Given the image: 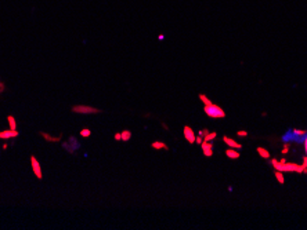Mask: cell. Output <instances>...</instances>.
<instances>
[{"label":"cell","mask_w":307,"mask_h":230,"mask_svg":"<svg viewBox=\"0 0 307 230\" xmlns=\"http://www.w3.org/2000/svg\"><path fill=\"white\" fill-rule=\"evenodd\" d=\"M7 121H8L10 130H17V123H15L14 116H8V117H7Z\"/></svg>","instance_id":"5bb4252c"},{"label":"cell","mask_w":307,"mask_h":230,"mask_svg":"<svg viewBox=\"0 0 307 230\" xmlns=\"http://www.w3.org/2000/svg\"><path fill=\"white\" fill-rule=\"evenodd\" d=\"M203 112H205L206 116L212 119H224L226 117V112L220 108L219 105H215V103H210V105H206L203 108Z\"/></svg>","instance_id":"7a4b0ae2"},{"label":"cell","mask_w":307,"mask_h":230,"mask_svg":"<svg viewBox=\"0 0 307 230\" xmlns=\"http://www.w3.org/2000/svg\"><path fill=\"white\" fill-rule=\"evenodd\" d=\"M216 136H217V134H216V132H208V134L203 136V141H206V142H212L213 139L216 138Z\"/></svg>","instance_id":"9a60e30c"},{"label":"cell","mask_w":307,"mask_h":230,"mask_svg":"<svg viewBox=\"0 0 307 230\" xmlns=\"http://www.w3.org/2000/svg\"><path fill=\"white\" fill-rule=\"evenodd\" d=\"M40 135H42L47 142H60V141H61V136H60V135H58V136H51V135H49L47 132H40Z\"/></svg>","instance_id":"8fae6325"},{"label":"cell","mask_w":307,"mask_h":230,"mask_svg":"<svg viewBox=\"0 0 307 230\" xmlns=\"http://www.w3.org/2000/svg\"><path fill=\"white\" fill-rule=\"evenodd\" d=\"M121 136H122V141L123 142H127L132 139V132L129 131V130H123V131L121 132Z\"/></svg>","instance_id":"7c38bea8"},{"label":"cell","mask_w":307,"mask_h":230,"mask_svg":"<svg viewBox=\"0 0 307 230\" xmlns=\"http://www.w3.org/2000/svg\"><path fill=\"white\" fill-rule=\"evenodd\" d=\"M258 153L260 154V157H263V159H270V152L267 150V149L258 148Z\"/></svg>","instance_id":"4fadbf2b"},{"label":"cell","mask_w":307,"mask_h":230,"mask_svg":"<svg viewBox=\"0 0 307 230\" xmlns=\"http://www.w3.org/2000/svg\"><path fill=\"white\" fill-rule=\"evenodd\" d=\"M275 178L279 183H284V175H282L281 171H278V169H275Z\"/></svg>","instance_id":"ac0fdd59"},{"label":"cell","mask_w":307,"mask_h":230,"mask_svg":"<svg viewBox=\"0 0 307 230\" xmlns=\"http://www.w3.org/2000/svg\"><path fill=\"white\" fill-rule=\"evenodd\" d=\"M271 164L274 165L275 169L281 172H304L306 171V167L304 165H298V164H293V163H279L277 160H271Z\"/></svg>","instance_id":"6da1fadb"},{"label":"cell","mask_w":307,"mask_h":230,"mask_svg":"<svg viewBox=\"0 0 307 230\" xmlns=\"http://www.w3.org/2000/svg\"><path fill=\"white\" fill-rule=\"evenodd\" d=\"M72 112L81 113V115H96V113H100L101 110L97 108H93V106H87V105H75V106H72Z\"/></svg>","instance_id":"3957f363"},{"label":"cell","mask_w":307,"mask_h":230,"mask_svg":"<svg viewBox=\"0 0 307 230\" xmlns=\"http://www.w3.org/2000/svg\"><path fill=\"white\" fill-rule=\"evenodd\" d=\"M199 99H201V101L203 102V105H210V103H212V101H210V99L208 98V96H206L205 94H201V95H199Z\"/></svg>","instance_id":"e0dca14e"},{"label":"cell","mask_w":307,"mask_h":230,"mask_svg":"<svg viewBox=\"0 0 307 230\" xmlns=\"http://www.w3.org/2000/svg\"><path fill=\"white\" fill-rule=\"evenodd\" d=\"M113 138H115V141H122V136H121V132H116L115 135H113Z\"/></svg>","instance_id":"d6986e66"},{"label":"cell","mask_w":307,"mask_h":230,"mask_svg":"<svg viewBox=\"0 0 307 230\" xmlns=\"http://www.w3.org/2000/svg\"><path fill=\"white\" fill-rule=\"evenodd\" d=\"M31 165H32V171L33 174H35V176L38 179H43V172H42V167L40 164H39L38 159L35 157V156H31Z\"/></svg>","instance_id":"277c9868"},{"label":"cell","mask_w":307,"mask_h":230,"mask_svg":"<svg viewBox=\"0 0 307 230\" xmlns=\"http://www.w3.org/2000/svg\"><path fill=\"white\" fill-rule=\"evenodd\" d=\"M3 90H4V84H3V83H0V94L3 92Z\"/></svg>","instance_id":"7402d4cb"},{"label":"cell","mask_w":307,"mask_h":230,"mask_svg":"<svg viewBox=\"0 0 307 230\" xmlns=\"http://www.w3.org/2000/svg\"><path fill=\"white\" fill-rule=\"evenodd\" d=\"M183 134H184V138H185V141L188 143H195L196 136H195V134H194V131H192L191 127L185 125V127L183 128Z\"/></svg>","instance_id":"5b68a950"},{"label":"cell","mask_w":307,"mask_h":230,"mask_svg":"<svg viewBox=\"0 0 307 230\" xmlns=\"http://www.w3.org/2000/svg\"><path fill=\"white\" fill-rule=\"evenodd\" d=\"M90 135H91V131H90L89 128H82L81 130V136H82V138H89Z\"/></svg>","instance_id":"2e32d148"},{"label":"cell","mask_w":307,"mask_h":230,"mask_svg":"<svg viewBox=\"0 0 307 230\" xmlns=\"http://www.w3.org/2000/svg\"><path fill=\"white\" fill-rule=\"evenodd\" d=\"M18 136V131L17 130H6V131L0 132V139H11Z\"/></svg>","instance_id":"52a82bcc"},{"label":"cell","mask_w":307,"mask_h":230,"mask_svg":"<svg viewBox=\"0 0 307 230\" xmlns=\"http://www.w3.org/2000/svg\"><path fill=\"white\" fill-rule=\"evenodd\" d=\"M223 141H224V143L228 148H232V149H242V145L241 143H238L237 141H234V139L228 138V136H223Z\"/></svg>","instance_id":"ba28073f"},{"label":"cell","mask_w":307,"mask_h":230,"mask_svg":"<svg viewBox=\"0 0 307 230\" xmlns=\"http://www.w3.org/2000/svg\"><path fill=\"white\" fill-rule=\"evenodd\" d=\"M304 146H306V152H307V135H306V139H304Z\"/></svg>","instance_id":"603a6c76"},{"label":"cell","mask_w":307,"mask_h":230,"mask_svg":"<svg viewBox=\"0 0 307 230\" xmlns=\"http://www.w3.org/2000/svg\"><path fill=\"white\" fill-rule=\"evenodd\" d=\"M203 142V136H201V135H198V138H196L195 139V143H199V145H201V143Z\"/></svg>","instance_id":"ffe728a7"},{"label":"cell","mask_w":307,"mask_h":230,"mask_svg":"<svg viewBox=\"0 0 307 230\" xmlns=\"http://www.w3.org/2000/svg\"><path fill=\"white\" fill-rule=\"evenodd\" d=\"M151 146H152V149L154 150H162V149H168V145H166L165 142H161V141H155V142H152L151 143Z\"/></svg>","instance_id":"30bf717a"},{"label":"cell","mask_w":307,"mask_h":230,"mask_svg":"<svg viewBox=\"0 0 307 230\" xmlns=\"http://www.w3.org/2000/svg\"><path fill=\"white\" fill-rule=\"evenodd\" d=\"M226 156L227 157H230V159H239V152L237 150V149H232V148H228L226 150Z\"/></svg>","instance_id":"9c48e42d"},{"label":"cell","mask_w":307,"mask_h":230,"mask_svg":"<svg viewBox=\"0 0 307 230\" xmlns=\"http://www.w3.org/2000/svg\"><path fill=\"white\" fill-rule=\"evenodd\" d=\"M237 135H238V136H246V135H248V132H246V131H242V130H241V131L237 132Z\"/></svg>","instance_id":"44dd1931"},{"label":"cell","mask_w":307,"mask_h":230,"mask_svg":"<svg viewBox=\"0 0 307 230\" xmlns=\"http://www.w3.org/2000/svg\"><path fill=\"white\" fill-rule=\"evenodd\" d=\"M201 146H202L203 154H205L206 157H210V156L213 154V145H212V142H206V141H203V142L201 143Z\"/></svg>","instance_id":"8992f818"}]
</instances>
